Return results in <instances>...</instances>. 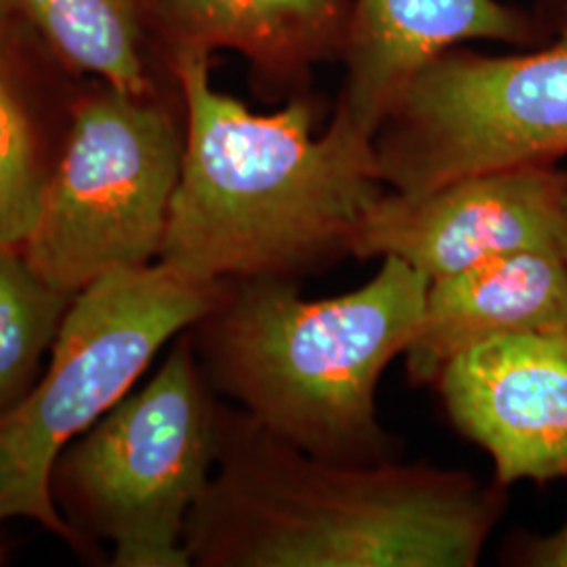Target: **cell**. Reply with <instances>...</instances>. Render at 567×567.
Returning a JSON list of instances; mask_svg holds the SVG:
<instances>
[{
	"instance_id": "16",
	"label": "cell",
	"mask_w": 567,
	"mask_h": 567,
	"mask_svg": "<svg viewBox=\"0 0 567 567\" xmlns=\"http://www.w3.org/2000/svg\"><path fill=\"white\" fill-rule=\"evenodd\" d=\"M508 559L515 566L567 567V524L550 536H522Z\"/></svg>"
},
{
	"instance_id": "5",
	"label": "cell",
	"mask_w": 567,
	"mask_h": 567,
	"mask_svg": "<svg viewBox=\"0 0 567 567\" xmlns=\"http://www.w3.org/2000/svg\"><path fill=\"white\" fill-rule=\"evenodd\" d=\"M219 404L192 332L142 391L63 447L51 496L86 553L114 547L112 566L187 567L185 522L210 480Z\"/></svg>"
},
{
	"instance_id": "3",
	"label": "cell",
	"mask_w": 567,
	"mask_h": 567,
	"mask_svg": "<svg viewBox=\"0 0 567 567\" xmlns=\"http://www.w3.org/2000/svg\"><path fill=\"white\" fill-rule=\"evenodd\" d=\"M429 284L398 257H383L362 288L320 301L301 299L295 280H229L192 326L194 347L210 386L284 442L332 463H386L377 386L414 339Z\"/></svg>"
},
{
	"instance_id": "8",
	"label": "cell",
	"mask_w": 567,
	"mask_h": 567,
	"mask_svg": "<svg viewBox=\"0 0 567 567\" xmlns=\"http://www.w3.org/2000/svg\"><path fill=\"white\" fill-rule=\"evenodd\" d=\"M566 246L567 171L548 164L473 175L419 196L383 192L358 225L351 255L398 257L433 282L507 252L566 257Z\"/></svg>"
},
{
	"instance_id": "4",
	"label": "cell",
	"mask_w": 567,
	"mask_h": 567,
	"mask_svg": "<svg viewBox=\"0 0 567 567\" xmlns=\"http://www.w3.org/2000/svg\"><path fill=\"white\" fill-rule=\"evenodd\" d=\"M227 286L156 261L76 295L47 372L0 414V522L32 519L82 550L51 496L58 456L128 395L164 344L203 320Z\"/></svg>"
},
{
	"instance_id": "2",
	"label": "cell",
	"mask_w": 567,
	"mask_h": 567,
	"mask_svg": "<svg viewBox=\"0 0 567 567\" xmlns=\"http://www.w3.org/2000/svg\"><path fill=\"white\" fill-rule=\"evenodd\" d=\"M183 97L182 175L164 265L198 280H297L351 255L355 229L385 192L372 137L334 105L313 137L318 102L250 112L210 82V58L168 65Z\"/></svg>"
},
{
	"instance_id": "6",
	"label": "cell",
	"mask_w": 567,
	"mask_h": 567,
	"mask_svg": "<svg viewBox=\"0 0 567 567\" xmlns=\"http://www.w3.org/2000/svg\"><path fill=\"white\" fill-rule=\"evenodd\" d=\"M185 114L177 82L154 93L102 84L72 97L41 208L21 246L58 290L156 264L182 175Z\"/></svg>"
},
{
	"instance_id": "13",
	"label": "cell",
	"mask_w": 567,
	"mask_h": 567,
	"mask_svg": "<svg viewBox=\"0 0 567 567\" xmlns=\"http://www.w3.org/2000/svg\"><path fill=\"white\" fill-rule=\"evenodd\" d=\"M70 72L126 93L163 89L154 63L161 0H11Z\"/></svg>"
},
{
	"instance_id": "11",
	"label": "cell",
	"mask_w": 567,
	"mask_h": 567,
	"mask_svg": "<svg viewBox=\"0 0 567 567\" xmlns=\"http://www.w3.org/2000/svg\"><path fill=\"white\" fill-rule=\"evenodd\" d=\"M353 0H161L156 47L168 65L183 55L236 51L255 91L269 100L309 95L313 70L341 60Z\"/></svg>"
},
{
	"instance_id": "19",
	"label": "cell",
	"mask_w": 567,
	"mask_h": 567,
	"mask_svg": "<svg viewBox=\"0 0 567 567\" xmlns=\"http://www.w3.org/2000/svg\"><path fill=\"white\" fill-rule=\"evenodd\" d=\"M566 261H567V246H566Z\"/></svg>"
},
{
	"instance_id": "1",
	"label": "cell",
	"mask_w": 567,
	"mask_h": 567,
	"mask_svg": "<svg viewBox=\"0 0 567 567\" xmlns=\"http://www.w3.org/2000/svg\"><path fill=\"white\" fill-rule=\"evenodd\" d=\"M505 511V486L466 471L332 463L219 405L183 547L200 567H473Z\"/></svg>"
},
{
	"instance_id": "18",
	"label": "cell",
	"mask_w": 567,
	"mask_h": 567,
	"mask_svg": "<svg viewBox=\"0 0 567 567\" xmlns=\"http://www.w3.org/2000/svg\"><path fill=\"white\" fill-rule=\"evenodd\" d=\"M0 561H2V553H0Z\"/></svg>"
},
{
	"instance_id": "9",
	"label": "cell",
	"mask_w": 567,
	"mask_h": 567,
	"mask_svg": "<svg viewBox=\"0 0 567 567\" xmlns=\"http://www.w3.org/2000/svg\"><path fill=\"white\" fill-rule=\"evenodd\" d=\"M435 385L450 421L492 456L496 484L567 477V328L492 337Z\"/></svg>"
},
{
	"instance_id": "17",
	"label": "cell",
	"mask_w": 567,
	"mask_h": 567,
	"mask_svg": "<svg viewBox=\"0 0 567 567\" xmlns=\"http://www.w3.org/2000/svg\"><path fill=\"white\" fill-rule=\"evenodd\" d=\"M21 21L11 0H0V37L13 30V23Z\"/></svg>"
},
{
	"instance_id": "7",
	"label": "cell",
	"mask_w": 567,
	"mask_h": 567,
	"mask_svg": "<svg viewBox=\"0 0 567 567\" xmlns=\"http://www.w3.org/2000/svg\"><path fill=\"white\" fill-rule=\"evenodd\" d=\"M545 44L513 55L450 47L374 133L379 175L405 196L567 156V0H540Z\"/></svg>"
},
{
	"instance_id": "10",
	"label": "cell",
	"mask_w": 567,
	"mask_h": 567,
	"mask_svg": "<svg viewBox=\"0 0 567 567\" xmlns=\"http://www.w3.org/2000/svg\"><path fill=\"white\" fill-rule=\"evenodd\" d=\"M547 28L503 0H353L337 107L374 140L408 84L450 47L494 41L534 49Z\"/></svg>"
},
{
	"instance_id": "14",
	"label": "cell",
	"mask_w": 567,
	"mask_h": 567,
	"mask_svg": "<svg viewBox=\"0 0 567 567\" xmlns=\"http://www.w3.org/2000/svg\"><path fill=\"white\" fill-rule=\"evenodd\" d=\"M11 34L0 37V246L21 248L61 145L51 142L39 97L9 53Z\"/></svg>"
},
{
	"instance_id": "12",
	"label": "cell",
	"mask_w": 567,
	"mask_h": 567,
	"mask_svg": "<svg viewBox=\"0 0 567 567\" xmlns=\"http://www.w3.org/2000/svg\"><path fill=\"white\" fill-rule=\"evenodd\" d=\"M564 328L566 257L547 250L496 255L429 284L423 320L404 353L408 377L431 385L452 358L492 337Z\"/></svg>"
},
{
	"instance_id": "15",
	"label": "cell",
	"mask_w": 567,
	"mask_h": 567,
	"mask_svg": "<svg viewBox=\"0 0 567 567\" xmlns=\"http://www.w3.org/2000/svg\"><path fill=\"white\" fill-rule=\"evenodd\" d=\"M76 295L47 282L18 246H0V414L37 381Z\"/></svg>"
}]
</instances>
